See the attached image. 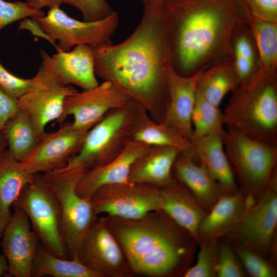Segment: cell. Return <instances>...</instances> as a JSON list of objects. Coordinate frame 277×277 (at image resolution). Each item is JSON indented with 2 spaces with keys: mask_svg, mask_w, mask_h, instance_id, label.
Returning a JSON list of instances; mask_svg holds the SVG:
<instances>
[{
  "mask_svg": "<svg viewBox=\"0 0 277 277\" xmlns=\"http://www.w3.org/2000/svg\"><path fill=\"white\" fill-rule=\"evenodd\" d=\"M133 102L114 85L104 81L96 86L76 91L65 99L63 113L57 123H62L72 115V124L88 131L109 111L127 106Z\"/></svg>",
  "mask_w": 277,
  "mask_h": 277,
  "instance_id": "13",
  "label": "cell"
},
{
  "mask_svg": "<svg viewBox=\"0 0 277 277\" xmlns=\"http://www.w3.org/2000/svg\"><path fill=\"white\" fill-rule=\"evenodd\" d=\"M232 58L249 61L259 66V54L255 36L246 20L234 29L231 37Z\"/></svg>",
  "mask_w": 277,
  "mask_h": 277,
  "instance_id": "33",
  "label": "cell"
},
{
  "mask_svg": "<svg viewBox=\"0 0 277 277\" xmlns=\"http://www.w3.org/2000/svg\"><path fill=\"white\" fill-rule=\"evenodd\" d=\"M160 189L162 210L197 242L198 228L207 211L191 191L176 180Z\"/></svg>",
  "mask_w": 277,
  "mask_h": 277,
  "instance_id": "22",
  "label": "cell"
},
{
  "mask_svg": "<svg viewBox=\"0 0 277 277\" xmlns=\"http://www.w3.org/2000/svg\"><path fill=\"white\" fill-rule=\"evenodd\" d=\"M99 277L85 266L78 259L62 258L48 252L44 247L37 248L31 276Z\"/></svg>",
  "mask_w": 277,
  "mask_h": 277,
  "instance_id": "29",
  "label": "cell"
},
{
  "mask_svg": "<svg viewBox=\"0 0 277 277\" xmlns=\"http://www.w3.org/2000/svg\"><path fill=\"white\" fill-rule=\"evenodd\" d=\"M143 6L150 5L159 3H163L167 0H140Z\"/></svg>",
  "mask_w": 277,
  "mask_h": 277,
  "instance_id": "44",
  "label": "cell"
},
{
  "mask_svg": "<svg viewBox=\"0 0 277 277\" xmlns=\"http://www.w3.org/2000/svg\"><path fill=\"white\" fill-rule=\"evenodd\" d=\"M254 203L241 189L232 194H223L200 224L197 243L205 239L226 237L237 225L246 209Z\"/></svg>",
  "mask_w": 277,
  "mask_h": 277,
  "instance_id": "20",
  "label": "cell"
},
{
  "mask_svg": "<svg viewBox=\"0 0 277 277\" xmlns=\"http://www.w3.org/2000/svg\"><path fill=\"white\" fill-rule=\"evenodd\" d=\"M181 152L168 146H151L149 150L132 165L129 182L145 184L159 187L170 185L176 181L172 174L174 162Z\"/></svg>",
  "mask_w": 277,
  "mask_h": 277,
  "instance_id": "24",
  "label": "cell"
},
{
  "mask_svg": "<svg viewBox=\"0 0 277 277\" xmlns=\"http://www.w3.org/2000/svg\"><path fill=\"white\" fill-rule=\"evenodd\" d=\"M191 122L192 138L225 130L223 112L219 106L207 102L196 91Z\"/></svg>",
  "mask_w": 277,
  "mask_h": 277,
  "instance_id": "30",
  "label": "cell"
},
{
  "mask_svg": "<svg viewBox=\"0 0 277 277\" xmlns=\"http://www.w3.org/2000/svg\"><path fill=\"white\" fill-rule=\"evenodd\" d=\"M240 84L232 58H228L202 72L197 81L196 92L209 103L219 107L225 96Z\"/></svg>",
  "mask_w": 277,
  "mask_h": 277,
  "instance_id": "27",
  "label": "cell"
},
{
  "mask_svg": "<svg viewBox=\"0 0 277 277\" xmlns=\"http://www.w3.org/2000/svg\"><path fill=\"white\" fill-rule=\"evenodd\" d=\"M19 27L20 29H27L32 32L34 35L39 36L46 38L55 47L57 51V45L55 44L49 36L42 30L37 22L33 18L30 17L24 19V21L20 24Z\"/></svg>",
  "mask_w": 277,
  "mask_h": 277,
  "instance_id": "40",
  "label": "cell"
},
{
  "mask_svg": "<svg viewBox=\"0 0 277 277\" xmlns=\"http://www.w3.org/2000/svg\"><path fill=\"white\" fill-rule=\"evenodd\" d=\"M31 78L17 76L8 71L0 62V88L8 95L17 100L29 88Z\"/></svg>",
  "mask_w": 277,
  "mask_h": 277,
  "instance_id": "38",
  "label": "cell"
},
{
  "mask_svg": "<svg viewBox=\"0 0 277 277\" xmlns=\"http://www.w3.org/2000/svg\"><path fill=\"white\" fill-rule=\"evenodd\" d=\"M13 205V212L2 232L1 246L8 262V274L14 277H31L38 248L37 235L31 230L27 214Z\"/></svg>",
  "mask_w": 277,
  "mask_h": 277,
  "instance_id": "16",
  "label": "cell"
},
{
  "mask_svg": "<svg viewBox=\"0 0 277 277\" xmlns=\"http://www.w3.org/2000/svg\"><path fill=\"white\" fill-rule=\"evenodd\" d=\"M2 132L8 151L20 162L24 161L32 153L39 137L27 114L21 110L7 122Z\"/></svg>",
  "mask_w": 277,
  "mask_h": 277,
  "instance_id": "28",
  "label": "cell"
},
{
  "mask_svg": "<svg viewBox=\"0 0 277 277\" xmlns=\"http://www.w3.org/2000/svg\"><path fill=\"white\" fill-rule=\"evenodd\" d=\"M19 111L17 100L8 95L0 88V131Z\"/></svg>",
  "mask_w": 277,
  "mask_h": 277,
  "instance_id": "39",
  "label": "cell"
},
{
  "mask_svg": "<svg viewBox=\"0 0 277 277\" xmlns=\"http://www.w3.org/2000/svg\"><path fill=\"white\" fill-rule=\"evenodd\" d=\"M88 131L66 123L55 132L45 131L30 155L22 162L30 173L35 175L59 169L81 149Z\"/></svg>",
  "mask_w": 277,
  "mask_h": 277,
  "instance_id": "15",
  "label": "cell"
},
{
  "mask_svg": "<svg viewBox=\"0 0 277 277\" xmlns=\"http://www.w3.org/2000/svg\"><path fill=\"white\" fill-rule=\"evenodd\" d=\"M1 234H2V231L0 229V236L1 235Z\"/></svg>",
  "mask_w": 277,
  "mask_h": 277,
  "instance_id": "45",
  "label": "cell"
},
{
  "mask_svg": "<svg viewBox=\"0 0 277 277\" xmlns=\"http://www.w3.org/2000/svg\"><path fill=\"white\" fill-rule=\"evenodd\" d=\"M129 139L150 146L174 147L181 153L195 156L191 142L173 128L153 120L145 109L136 104Z\"/></svg>",
  "mask_w": 277,
  "mask_h": 277,
  "instance_id": "25",
  "label": "cell"
},
{
  "mask_svg": "<svg viewBox=\"0 0 277 277\" xmlns=\"http://www.w3.org/2000/svg\"><path fill=\"white\" fill-rule=\"evenodd\" d=\"M224 145L241 189L255 203L277 174V145L227 127Z\"/></svg>",
  "mask_w": 277,
  "mask_h": 277,
  "instance_id": "5",
  "label": "cell"
},
{
  "mask_svg": "<svg viewBox=\"0 0 277 277\" xmlns=\"http://www.w3.org/2000/svg\"><path fill=\"white\" fill-rule=\"evenodd\" d=\"M35 175L30 173L23 163L12 157L7 149L0 159V229L11 217L10 207Z\"/></svg>",
  "mask_w": 277,
  "mask_h": 277,
  "instance_id": "26",
  "label": "cell"
},
{
  "mask_svg": "<svg viewBox=\"0 0 277 277\" xmlns=\"http://www.w3.org/2000/svg\"><path fill=\"white\" fill-rule=\"evenodd\" d=\"M246 274L252 277H276L275 263L253 248L230 240Z\"/></svg>",
  "mask_w": 277,
  "mask_h": 277,
  "instance_id": "31",
  "label": "cell"
},
{
  "mask_svg": "<svg viewBox=\"0 0 277 277\" xmlns=\"http://www.w3.org/2000/svg\"><path fill=\"white\" fill-rule=\"evenodd\" d=\"M9 265L7 259L4 253H0V276L8 273Z\"/></svg>",
  "mask_w": 277,
  "mask_h": 277,
  "instance_id": "42",
  "label": "cell"
},
{
  "mask_svg": "<svg viewBox=\"0 0 277 277\" xmlns=\"http://www.w3.org/2000/svg\"><path fill=\"white\" fill-rule=\"evenodd\" d=\"M33 18L57 45V52L68 51L80 45L93 47L109 40L119 23L116 12L101 20L86 22L70 17L60 7L50 8L46 15Z\"/></svg>",
  "mask_w": 277,
  "mask_h": 277,
  "instance_id": "10",
  "label": "cell"
},
{
  "mask_svg": "<svg viewBox=\"0 0 277 277\" xmlns=\"http://www.w3.org/2000/svg\"><path fill=\"white\" fill-rule=\"evenodd\" d=\"M135 108L133 102L108 112L88 130L80 150L62 169L88 171L114 159L129 139Z\"/></svg>",
  "mask_w": 277,
  "mask_h": 277,
  "instance_id": "7",
  "label": "cell"
},
{
  "mask_svg": "<svg viewBox=\"0 0 277 277\" xmlns=\"http://www.w3.org/2000/svg\"><path fill=\"white\" fill-rule=\"evenodd\" d=\"M276 228L277 174L265 193L246 209L226 237L253 248L274 263Z\"/></svg>",
  "mask_w": 277,
  "mask_h": 277,
  "instance_id": "9",
  "label": "cell"
},
{
  "mask_svg": "<svg viewBox=\"0 0 277 277\" xmlns=\"http://www.w3.org/2000/svg\"><path fill=\"white\" fill-rule=\"evenodd\" d=\"M231 92L223 112L227 127L277 145V69L259 64L256 72Z\"/></svg>",
  "mask_w": 277,
  "mask_h": 277,
  "instance_id": "4",
  "label": "cell"
},
{
  "mask_svg": "<svg viewBox=\"0 0 277 277\" xmlns=\"http://www.w3.org/2000/svg\"><path fill=\"white\" fill-rule=\"evenodd\" d=\"M45 15L42 9L31 7L27 2L0 0V31L8 25L27 18Z\"/></svg>",
  "mask_w": 277,
  "mask_h": 277,
  "instance_id": "34",
  "label": "cell"
},
{
  "mask_svg": "<svg viewBox=\"0 0 277 277\" xmlns=\"http://www.w3.org/2000/svg\"><path fill=\"white\" fill-rule=\"evenodd\" d=\"M225 130L193 138L195 156L221 186L224 194L236 192L239 189L235 175L224 145Z\"/></svg>",
  "mask_w": 277,
  "mask_h": 277,
  "instance_id": "21",
  "label": "cell"
},
{
  "mask_svg": "<svg viewBox=\"0 0 277 277\" xmlns=\"http://www.w3.org/2000/svg\"><path fill=\"white\" fill-rule=\"evenodd\" d=\"M203 71L190 76H183L176 72L172 63L165 70L168 102L160 123L173 128L190 142L193 137L191 116L196 86Z\"/></svg>",
  "mask_w": 277,
  "mask_h": 277,
  "instance_id": "17",
  "label": "cell"
},
{
  "mask_svg": "<svg viewBox=\"0 0 277 277\" xmlns=\"http://www.w3.org/2000/svg\"><path fill=\"white\" fill-rule=\"evenodd\" d=\"M219 239H205L197 243L200 250L196 262L187 269L183 277L217 276Z\"/></svg>",
  "mask_w": 277,
  "mask_h": 277,
  "instance_id": "32",
  "label": "cell"
},
{
  "mask_svg": "<svg viewBox=\"0 0 277 277\" xmlns=\"http://www.w3.org/2000/svg\"><path fill=\"white\" fill-rule=\"evenodd\" d=\"M246 272L230 241L219 239L217 277H244Z\"/></svg>",
  "mask_w": 277,
  "mask_h": 277,
  "instance_id": "35",
  "label": "cell"
},
{
  "mask_svg": "<svg viewBox=\"0 0 277 277\" xmlns=\"http://www.w3.org/2000/svg\"><path fill=\"white\" fill-rule=\"evenodd\" d=\"M77 90L71 85L64 86L55 77L46 62L42 63L30 86L17 100L20 110L27 114L38 135L46 125L60 118L66 98Z\"/></svg>",
  "mask_w": 277,
  "mask_h": 277,
  "instance_id": "12",
  "label": "cell"
},
{
  "mask_svg": "<svg viewBox=\"0 0 277 277\" xmlns=\"http://www.w3.org/2000/svg\"><path fill=\"white\" fill-rule=\"evenodd\" d=\"M13 205L27 214L43 247L56 256L66 258L68 253L61 231L58 205L38 174L25 187Z\"/></svg>",
  "mask_w": 277,
  "mask_h": 277,
  "instance_id": "8",
  "label": "cell"
},
{
  "mask_svg": "<svg viewBox=\"0 0 277 277\" xmlns=\"http://www.w3.org/2000/svg\"><path fill=\"white\" fill-rule=\"evenodd\" d=\"M96 215L125 219L140 218L162 210L160 187L145 184L118 183L98 188L90 197Z\"/></svg>",
  "mask_w": 277,
  "mask_h": 277,
  "instance_id": "11",
  "label": "cell"
},
{
  "mask_svg": "<svg viewBox=\"0 0 277 277\" xmlns=\"http://www.w3.org/2000/svg\"><path fill=\"white\" fill-rule=\"evenodd\" d=\"M41 55L56 80L64 86L74 85L86 90L99 84L91 46L77 45L70 51L57 52L51 56L41 50Z\"/></svg>",
  "mask_w": 277,
  "mask_h": 277,
  "instance_id": "19",
  "label": "cell"
},
{
  "mask_svg": "<svg viewBox=\"0 0 277 277\" xmlns=\"http://www.w3.org/2000/svg\"><path fill=\"white\" fill-rule=\"evenodd\" d=\"M86 170L59 169L38 174L58 205L61 231L70 259H78L82 243L97 220L90 198L80 195L76 184Z\"/></svg>",
  "mask_w": 277,
  "mask_h": 277,
  "instance_id": "6",
  "label": "cell"
},
{
  "mask_svg": "<svg viewBox=\"0 0 277 277\" xmlns=\"http://www.w3.org/2000/svg\"><path fill=\"white\" fill-rule=\"evenodd\" d=\"M7 149V144L2 130L0 131V159Z\"/></svg>",
  "mask_w": 277,
  "mask_h": 277,
  "instance_id": "43",
  "label": "cell"
},
{
  "mask_svg": "<svg viewBox=\"0 0 277 277\" xmlns=\"http://www.w3.org/2000/svg\"><path fill=\"white\" fill-rule=\"evenodd\" d=\"M162 6L179 74L190 76L232 58V33L247 18L239 0H167Z\"/></svg>",
  "mask_w": 277,
  "mask_h": 277,
  "instance_id": "2",
  "label": "cell"
},
{
  "mask_svg": "<svg viewBox=\"0 0 277 277\" xmlns=\"http://www.w3.org/2000/svg\"><path fill=\"white\" fill-rule=\"evenodd\" d=\"M96 76L108 81L160 122L168 102L165 70L173 54L162 3L144 6L131 34L92 47Z\"/></svg>",
  "mask_w": 277,
  "mask_h": 277,
  "instance_id": "1",
  "label": "cell"
},
{
  "mask_svg": "<svg viewBox=\"0 0 277 277\" xmlns=\"http://www.w3.org/2000/svg\"><path fill=\"white\" fill-rule=\"evenodd\" d=\"M63 3L77 8L86 22L104 19L115 12L106 0H63Z\"/></svg>",
  "mask_w": 277,
  "mask_h": 277,
  "instance_id": "36",
  "label": "cell"
},
{
  "mask_svg": "<svg viewBox=\"0 0 277 277\" xmlns=\"http://www.w3.org/2000/svg\"><path fill=\"white\" fill-rule=\"evenodd\" d=\"M192 155L181 153L172 169L173 177L184 185L207 212L224 194L219 183L201 164H196Z\"/></svg>",
  "mask_w": 277,
  "mask_h": 277,
  "instance_id": "23",
  "label": "cell"
},
{
  "mask_svg": "<svg viewBox=\"0 0 277 277\" xmlns=\"http://www.w3.org/2000/svg\"><path fill=\"white\" fill-rule=\"evenodd\" d=\"M30 5L37 9L48 7L49 8L60 7L63 4V0H27Z\"/></svg>",
  "mask_w": 277,
  "mask_h": 277,
  "instance_id": "41",
  "label": "cell"
},
{
  "mask_svg": "<svg viewBox=\"0 0 277 277\" xmlns=\"http://www.w3.org/2000/svg\"><path fill=\"white\" fill-rule=\"evenodd\" d=\"M78 259L99 277L132 274L124 254L108 226L106 218L94 222L82 243Z\"/></svg>",
  "mask_w": 277,
  "mask_h": 277,
  "instance_id": "14",
  "label": "cell"
},
{
  "mask_svg": "<svg viewBox=\"0 0 277 277\" xmlns=\"http://www.w3.org/2000/svg\"><path fill=\"white\" fill-rule=\"evenodd\" d=\"M151 146L129 139L121 151L102 166L86 171L78 181L76 191L82 197L90 198L102 186L128 183L133 163L145 154Z\"/></svg>",
  "mask_w": 277,
  "mask_h": 277,
  "instance_id": "18",
  "label": "cell"
},
{
  "mask_svg": "<svg viewBox=\"0 0 277 277\" xmlns=\"http://www.w3.org/2000/svg\"><path fill=\"white\" fill-rule=\"evenodd\" d=\"M106 218L131 274L183 276L191 266L196 241L162 210L136 219Z\"/></svg>",
  "mask_w": 277,
  "mask_h": 277,
  "instance_id": "3",
  "label": "cell"
},
{
  "mask_svg": "<svg viewBox=\"0 0 277 277\" xmlns=\"http://www.w3.org/2000/svg\"><path fill=\"white\" fill-rule=\"evenodd\" d=\"M247 18L277 23V0H239Z\"/></svg>",
  "mask_w": 277,
  "mask_h": 277,
  "instance_id": "37",
  "label": "cell"
}]
</instances>
